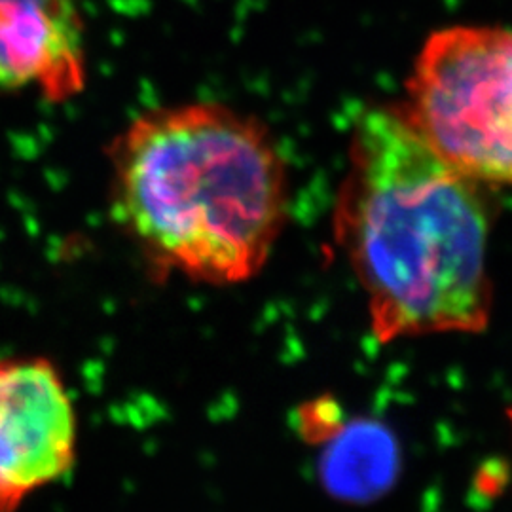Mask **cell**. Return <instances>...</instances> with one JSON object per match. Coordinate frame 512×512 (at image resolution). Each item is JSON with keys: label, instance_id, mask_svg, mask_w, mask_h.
<instances>
[{"label": "cell", "instance_id": "cell-4", "mask_svg": "<svg viewBox=\"0 0 512 512\" xmlns=\"http://www.w3.org/2000/svg\"><path fill=\"white\" fill-rule=\"evenodd\" d=\"M78 418L52 359H0V512H18L76 461Z\"/></svg>", "mask_w": 512, "mask_h": 512}, {"label": "cell", "instance_id": "cell-6", "mask_svg": "<svg viewBox=\"0 0 512 512\" xmlns=\"http://www.w3.org/2000/svg\"><path fill=\"white\" fill-rule=\"evenodd\" d=\"M321 459V480L330 494L348 501H370L384 494L399 473V446L378 421L342 423Z\"/></svg>", "mask_w": 512, "mask_h": 512}, {"label": "cell", "instance_id": "cell-5", "mask_svg": "<svg viewBox=\"0 0 512 512\" xmlns=\"http://www.w3.org/2000/svg\"><path fill=\"white\" fill-rule=\"evenodd\" d=\"M84 27L78 0H0V93L35 92L52 103L82 93Z\"/></svg>", "mask_w": 512, "mask_h": 512}, {"label": "cell", "instance_id": "cell-3", "mask_svg": "<svg viewBox=\"0 0 512 512\" xmlns=\"http://www.w3.org/2000/svg\"><path fill=\"white\" fill-rule=\"evenodd\" d=\"M404 116L478 184L512 186V29L454 25L421 46Z\"/></svg>", "mask_w": 512, "mask_h": 512}, {"label": "cell", "instance_id": "cell-2", "mask_svg": "<svg viewBox=\"0 0 512 512\" xmlns=\"http://www.w3.org/2000/svg\"><path fill=\"white\" fill-rule=\"evenodd\" d=\"M110 209L156 277L230 287L260 274L289 211L287 165L256 118L181 103L110 145Z\"/></svg>", "mask_w": 512, "mask_h": 512}, {"label": "cell", "instance_id": "cell-1", "mask_svg": "<svg viewBox=\"0 0 512 512\" xmlns=\"http://www.w3.org/2000/svg\"><path fill=\"white\" fill-rule=\"evenodd\" d=\"M490 220L478 183L446 164L403 109L357 118L332 224L380 344L490 327Z\"/></svg>", "mask_w": 512, "mask_h": 512}, {"label": "cell", "instance_id": "cell-7", "mask_svg": "<svg viewBox=\"0 0 512 512\" xmlns=\"http://www.w3.org/2000/svg\"><path fill=\"white\" fill-rule=\"evenodd\" d=\"M507 420H509V423H511L512 427V406L509 408V410H507Z\"/></svg>", "mask_w": 512, "mask_h": 512}]
</instances>
